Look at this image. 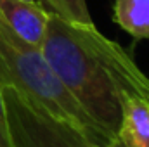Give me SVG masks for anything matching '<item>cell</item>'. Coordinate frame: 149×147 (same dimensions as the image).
Returning <instances> with one entry per match:
<instances>
[{
  "label": "cell",
  "instance_id": "1",
  "mask_svg": "<svg viewBox=\"0 0 149 147\" xmlns=\"http://www.w3.org/2000/svg\"><path fill=\"white\" fill-rule=\"evenodd\" d=\"M40 50L80 107L111 137H116L125 94L149 101V76L94 24H76L50 12Z\"/></svg>",
  "mask_w": 149,
  "mask_h": 147
},
{
  "label": "cell",
  "instance_id": "2",
  "mask_svg": "<svg viewBox=\"0 0 149 147\" xmlns=\"http://www.w3.org/2000/svg\"><path fill=\"white\" fill-rule=\"evenodd\" d=\"M0 83L14 87L50 114L70 123L90 142L106 146L116 137L108 135L80 107L50 69L42 50L19 38L0 17Z\"/></svg>",
  "mask_w": 149,
  "mask_h": 147
},
{
  "label": "cell",
  "instance_id": "3",
  "mask_svg": "<svg viewBox=\"0 0 149 147\" xmlns=\"http://www.w3.org/2000/svg\"><path fill=\"white\" fill-rule=\"evenodd\" d=\"M2 94L12 147H102L14 87H3Z\"/></svg>",
  "mask_w": 149,
  "mask_h": 147
},
{
  "label": "cell",
  "instance_id": "4",
  "mask_svg": "<svg viewBox=\"0 0 149 147\" xmlns=\"http://www.w3.org/2000/svg\"><path fill=\"white\" fill-rule=\"evenodd\" d=\"M50 10L30 0H0V17L9 28L33 47H42Z\"/></svg>",
  "mask_w": 149,
  "mask_h": 147
},
{
  "label": "cell",
  "instance_id": "5",
  "mask_svg": "<svg viewBox=\"0 0 149 147\" xmlns=\"http://www.w3.org/2000/svg\"><path fill=\"white\" fill-rule=\"evenodd\" d=\"M116 139L123 147H149V101L125 94Z\"/></svg>",
  "mask_w": 149,
  "mask_h": 147
},
{
  "label": "cell",
  "instance_id": "6",
  "mask_svg": "<svg viewBox=\"0 0 149 147\" xmlns=\"http://www.w3.org/2000/svg\"><path fill=\"white\" fill-rule=\"evenodd\" d=\"M113 19L135 40H149V0H114Z\"/></svg>",
  "mask_w": 149,
  "mask_h": 147
},
{
  "label": "cell",
  "instance_id": "7",
  "mask_svg": "<svg viewBox=\"0 0 149 147\" xmlns=\"http://www.w3.org/2000/svg\"><path fill=\"white\" fill-rule=\"evenodd\" d=\"M50 12L76 24H94L85 0H52Z\"/></svg>",
  "mask_w": 149,
  "mask_h": 147
},
{
  "label": "cell",
  "instance_id": "8",
  "mask_svg": "<svg viewBox=\"0 0 149 147\" xmlns=\"http://www.w3.org/2000/svg\"><path fill=\"white\" fill-rule=\"evenodd\" d=\"M3 85L0 83V147H12L10 135H9V126H7V118H5V107H3Z\"/></svg>",
  "mask_w": 149,
  "mask_h": 147
},
{
  "label": "cell",
  "instance_id": "9",
  "mask_svg": "<svg viewBox=\"0 0 149 147\" xmlns=\"http://www.w3.org/2000/svg\"><path fill=\"white\" fill-rule=\"evenodd\" d=\"M30 2H37V3H40V5H43L47 10L52 9V0H30Z\"/></svg>",
  "mask_w": 149,
  "mask_h": 147
},
{
  "label": "cell",
  "instance_id": "10",
  "mask_svg": "<svg viewBox=\"0 0 149 147\" xmlns=\"http://www.w3.org/2000/svg\"><path fill=\"white\" fill-rule=\"evenodd\" d=\"M102 147H123V146H121V142L118 139H114V140H111L109 144H106V146H102Z\"/></svg>",
  "mask_w": 149,
  "mask_h": 147
}]
</instances>
